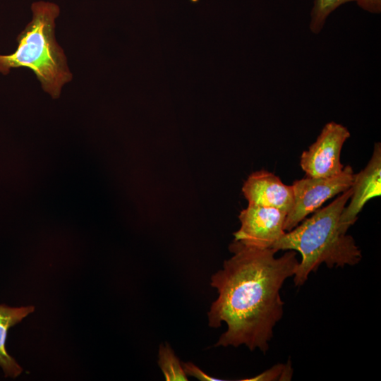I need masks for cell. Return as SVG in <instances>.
Segmentation results:
<instances>
[{"mask_svg": "<svg viewBox=\"0 0 381 381\" xmlns=\"http://www.w3.org/2000/svg\"><path fill=\"white\" fill-rule=\"evenodd\" d=\"M229 249L232 256L211 277L210 284L218 297L207 313L208 325L217 328L222 322L227 325L214 346L245 345L265 353L284 313L280 290L299 264L296 252L289 250L276 258L274 248L249 246L235 240Z\"/></svg>", "mask_w": 381, "mask_h": 381, "instance_id": "cell-1", "label": "cell"}, {"mask_svg": "<svg viewBox=\"0 0 381 381\" xmlns=\"http://www.w3.org/2000/svg\"><path fill=\"white\" fill-rule=\"evenodd\" d=\"M352 195L351 187L327 206L319 208L309 218L285 234L272 246L277 251L300 253L301 260L294 275L295 286L305 284L309 274L322 263L329 268L353 266L362 259L353 238L339 228L341 212Z\"/></svg>", "mask_w": 381, "mask_h": 381, "instance_id": "cell-2", "label": "cell"}, {"mask_svg": "<svg viewBox=\"0 0 381 381\" xmlns=\"http://www.w3.org/2000/svg\"><path fill=\"white\" fill-rule=\"evenodd\" d=\"M31 12V20L18 36L16 51L0 54V73L7 74L11 68H28L43 90L57 99L63 87L73 78L66 54L55 36L60 8L53 2L38 1L32 4Z\"/></svg>", "mask_w": 381, "mask_h": 381, "instance_id": "cell-3", "label": "cell"}, {"mask_svg": "<svg viewBox=\"0 0 381 381\" xmlns=\"http://www.w3.org/2000/svg\"><path fill=\"white\" fill-rule=\"evenodd\" d=\"M353 176L352 167L347 165L336 176L325 178L307 176L295 181L291 185L293 205L285 219L284 231H291L327 200L349 189Z\"/></svg>", "mask_w": 381, "mask_h": 381, "instance_id": "cell-4", "label": "cell"}, {"mask_svg": "<svg viewBox=\"0 0 381 381\" xmlns=\"http://www.w3.org/2000/svg\"><path fill=\"white\" fill-rule=\"evenodd\" d=\"M350 132L345 126L331 121L325 124L317 140L301 156L300 166L306 176L325 178L340 174L344 166L341 151Z\"/></svg>", "mask_w": 381, "mask_h": 381, "instance_id": "cell-5", "label": "cell"}, {"mask_svg": "<svg viewBox=\"0 0 381 381\" xmlns=\"http://www.w3.org/2000/svg\"><path fill=\"white\" fill-rule=\"evenodd\" d=\"M286 213L274 207L248 204L238 216L241 226L234 240L260 248H269L285 234Z\"/></svg>", "mask_w": 381, "mask_h": 381, "instance_id": "cell-6", "label": "cell"}, {"mask_svg": "<svg viewBox=\"0 0 381 381\" xmlns=\"http://www.w3.org/2000/svg\"><path fill=\"white\" fill-rule=\"evenodd\" d=\"M350 203L345 206L339 219V228L346 233L358 219V214L370 199L381 195V145L375 144L372 157L367 166L354 174Z\"/></svg>", "mask_w": 381, "mask_h": 381, "instance_id": "cell-7", "label": "cell"}, {"mask_svg": "<svg viewBox=\"0 0 381 381\" xmlns=\"http://www.w3.org/2000/svg\"><path fill=\"white\" fill-rule=\"evenodd\" d=\"M242 192L248 204L277 208L286 214L293 205L292 186L284 183L279 176L265 170L249 175Z\"/></svg>", "mask_w": 381, "mask_h": 381, "instance_id": "cell-8", "label": "cell"}, {"mask_svg": "<svg viewBox=\"0 0 381 381\" xmlns=\"http://www.w3.org/2000/svg\"><path fill=\"white\" fill-rule=\"evenodd\" d=\"M34 306L11 307L0 304V368L6 377L16 378L23 371L21 366L8 353L6 340L8 329L32 313Z\"/></svg>", "mask_w": 381, "mask_h": 381, "instance_id": "cell-9", "label": "cell"}, {"mask_svg": "<svg viewBox=\"0 0 381 381\" xmlns=\"http://www.w3.org/2000/svg\"><path fill=\"white\" fill-rule=\"evenodd\" d=\"M158 365L167 381H187L182 364L169 344H161L158 353Z\"/></svg>", "mask_w": 381, "mask_h": 381, "instance_id": "cell-10", "label": "cell"}, {"mask_svg": "<svg viewBox=\"0 0 381 381\" xmlns=\"http://www.w3.org/2000/svg\"><path fill=\"white\" fill-rule=\"evenodd\" d=\"M357 0H314L310 12V30L315 34L319 33L323 28L329 14L339 6Z\"/></svg>", "mask_w": 381, "mask_h": 381, "instance_id": "cell-11", "label": "cell"}, {"mask_svg": "<svg viewBox=\"0 0 381 381\" xmlns=\"http://www.w3.org/2000/svg\"><path fill=\"white\" fill-rule=\"evenodd\" d=\"M293 374V369L290 363L286 364H277L264 373L243 381H262V380H290Z\"/></svg>", "mask_w": 381, "mask_h": 381, "instance_id": "cell-12", "label": "cell"}, {"mask_svg": "<svg viewBox=\"0 0 381 381\" xmlns=\"http://www.w3.org/2000/svg\"><path fill=\"white\" fill-rule=\"evenodd\" d=\"M182 366L187 375H191L202 381H221L223 380L215 378L204 373L201 369L190 362L182 363Z\"/></svg>", "mask_w": 381, "mask_h": 381, "instance_id": "cell-13", "label": "cell"}, {"mask_svg": "<svg viewBox=\"0 0 381 381\" xmlns=\"http://www.w3.org/2000/svg\"><path fill=\"white\" fill-rule=\"evenodd\" d=\"M356 3L360 8L371 13L381 12V0H357Z\"/></svg>", "mask_w": 381, "mask_h": 381, "instance_id": "cell-14", "label": "cell"}]
</instances>
